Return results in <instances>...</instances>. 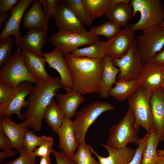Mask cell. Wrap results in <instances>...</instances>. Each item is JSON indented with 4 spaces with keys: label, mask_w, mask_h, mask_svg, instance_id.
<instances>
[{
    "label": "cell",
    "mask_w": 164,
    "mask_h": 164,
    "mask_svg": "<svg viewBox=\"0 0 164 164\" xmlns=\"http://www.w3.org/2000/svg\"><path fill=\"white\" fill-rule=\"evenodd\" d=\"M150 62L157 66H164V48L156 53Z\"/></svg>",
    "instance_id": "obj_45"
},
{
    "label": "cell",
    "mask_w": 164,
    "mask_h": 164,
    "mask_svg": "<svg viewBox=\"0 0 164 164\" xmlns=\"http://www.w3.org/2000/svg\"><path fill=\"white\" fill-rule=\"evenodd\" d=\"M15 89L5 82L0 80V104H5L10 99Z\"/></svg>",
    "instance_id": "obj_39"
},
{
    "label": "cell",
    "mask_w": 164,
    "mask_h": 164,
    "mask_svg": "<svg viewBox=\"0 0 164 164\" xmlns=\"http://www.w3.org/2000/svg\"><path fill=\"white\" fill-rule=\"evenodd\" d=\"M99 40V36L89 31H58L52 34L49 39L50 42L64 56L72 53L81 46H90Z\"/></svg>",
    "instance_id": "obj_8"
},
{
    "label": "cell",
    "mask_w": 164,
    "mask_h": 164,
    "mask_svg": "<svg viewBox=\"0 0 164 164\" xmlns=\"http://www.w3.org/2000/svg\"><path fill=\"white\" fill-rule=\"evenodd\" d=\"M52 153L56 164H77L71 158L68 157L63 151H58L54 149Z\"/></svg>",
    "instance_id": "obj_42"
},
{
    "label": "cell",
    "mask_w": 164,
    "mask_h": 164,
    "mask_svg": "<svg viewBox=\"0 0 164 164\" xmlns=\"http://www.w3.org/2000/svg\"><path fill=\"white\" fill-rule=\"evenodd\" d=\"M162 70V66L145 62L143 64L136 79L140 85L152 93L161 88Z\"/></svg>",
    "instance_id": "obj_16"
},
{
    "label": "cell",
    "mask_w": 164,
    "mask_h": 164,
    "mask_svg": "<svg viewBox=\"0 0 164 164\" xmlns=\"http://www.w3.org/2000/svg\"><path fill=\"white\" fill-rule=\"evenodd\" d=\"M159 142L155 129L149 132L148 140L143 151L140 164H155L158 155L157 148Z\"/></svg>",
    "instance_id": "obj_30"
},
{
    "label": "cell",
    "mask_w": 164,
    "mask_h": 164,
    "mask_svg": "<svg viewBox=\"0 0 164 164\" xmlns=\"http://www.w3.org/2000/svg\"><path fill=\"white\" fill-rule=\"evenodd\" d=\"M60 2L70 9L84 25L91 27L93 20L87 12L83 0H63Z\"/></svg>",
    "instance_id": "obj_31"
},
{
    "label": "cell",
    "mask_w": 164,
    "mask_h": 164,
    "mask_svg": "<svg viewBox=\"0 0 164 164\" xmlns=\"http://www.w3.org/2000/svg\"><path fill=\"white\" fill-rule=\"evenodd\" d=\"M120 28L118 25L109 20L99 26L92 27L89 31L97 36H104L109 40L120 31Z\"/></svg>",
    "instance_id": "obj_34"
},
{
    "label": "cell",
    "mask_w": 164,
    "mask_h": 164,
    "mask_svg": "<svg viewBox=\"0 0 164 164\" xmlns=\"http://www.w3.org/2000/svg\"><path fill=\"white\" fill-rule=\"evenodd\" d=\"M39 164H52L50 156L40 157Z\"/></svg>",
    "instance_id": "obj_47"
},
{
    "label": "cell",
    "mask_w": 164,
    "mask_h": 164,
    "mask_svg": "<svg viewBox=\"0 0 164 164\" xmlns=\"http://www.w3.org/2000/svg\"><path fill=\"white\" fill-rule=\"evenodd\" d=\"M17 150L19 153V157L10 162L4 161L1 164H36V157L32 155L24 146Z\"/></svg>",
    "instance_id": "obj_37"
},
{
    "label": "cell",
    "mask_w": 164,
    "mask_h": 164,
    "mask_svg": "<svg viewBox=\"0 0 164 164\" xmlns=\"http://www.w3.org/2000/svg\"><path fill=\"white\" fill-rule=\"evenodd\" d=\"M136 39L137 48L143 63L150 62L155 54L163 48L164 28L154 25L143 30Z\"/></svg>",
    "instance_id": "obj_9"
},
{
    "label": "cell",
    "mask_w": 164,
    "mask_h": 164,
    "mask_svg": "<svg viewBox=\"0 0 164 164\" xmlns=\"http://www.w3.org/2000/svg\"><path fill=\"white\" fill-rule=\"evenodd\" d=\"M65 115L53 98L47 107L44 115L45 121L55 132L61 126Z\"/></svg>",
    "instance_id": "obj_29"
},
{
    "label": "cell",
    "mask_w": 164,
    "mask_h": 164,
    "mask_svg": "<svg viewBox=\"0 0 164 164\" xmlns=\"http://www.w3.org/2000/svg\"><path fill=\"white\" fill-rule=\"evenodd\" d=\"M136 45L135 39L125 55L121 58L112 60L114 65L118 67L120 70L118 81L129 80L137 78L143 63Z\"/></svg>",
    "instance_id": "obj_10"
},
{
    "label": "cell",
    "mask_w": 164,
    "mask_h": 164,
    "mask_svg": "<svg viewBox=\"0 0 164 164\" xmlns=\"http://www.w3.org/2000/svg\"><path fill=\"white\" fill-rule=\"evenodd\" d=\"M58 31L86 32L85 25L60 0L53 17Z\"/></svg>",
    "instance_id": "obj_13"
},
{
    "label": "cell",
    "mask_w": 164,
    "mask_h": 164,
    "mask_svg": "<svg viewBox=\"0 0 164 164\" xmlns=\"http://www.w3.org/2000/svg\"><path fill=\"white\" fill-rule=\"evenodd\" d=\"M43 8V11L49 19L55 14L59 0H40Z\"/></svg>",
    "instance_id": "obj_41"
},
{
    "label": "cell",
    "mask_w": 164,
    "mask_h": 164,
    "mask_svg": "<svg viewBox=\"0 0 164 164\" xmlns=\"http://www.w3.org/2000/svg\"><path fill=\"white\" fill-rule=\"evenodd\" d=\"M49 67L53 68L59 73L60 83L63 88L67 92L73 88L71 74L60 50L56 47L52 51L43 53Z\"/></svg>",
    "instance_id": "obj_14"
},
{
    "label": "cell",
    "mask_w": 164,
    "mask_h": 164,
    "mask_svg": "<svg viewBox=\"0 0 164 164\" xmlns=\"http://www.w3.org/2000/svg\"><path fill=\"white\" fill-rule=\"evenodd\" d=\"M114 107L106 101L93 102L88 104L74 115L73 121V126L76 139L77 144H85V137L90 126L102 113L113 111Z\"/></svg>",
    "instance_id": "obj_4"
},
{
    "label": "cell",
    "mask_w": 164,
    "mask_h": 164,
    "mask_svg": "<svg viewBox=\"0 0 164 164\" xmlns=\"http://www.w3.org/2000/svg\"><path fill=\"white\" fill-rule=\"evenodd\" d=\"M159 25L164 28V22L160 23Z\"/></svg>",
    "instance_id": "obj_53"
},
{
    "label": "cell",
    "mask_w": 164,
    "mask_h": 164,
    "mask_svg": "<svg viewBox=\"0 0 164 164\" xmlns=\"http://www.w3.org/2000/svg\"><path fill=\"white\" fill-rule=\"evenodd\" d=\"M56 98L57 105L65 116L70 119L74 116L77 107L85 100L82 94L73 88L65 94H57Z\"/></svg>",
    "instance_id": "obj_23"
},
{
    "label": "cell",
    "mask_w": 164,
    "mask_h": 164,
    "mask_svg": "<svg viewBox=\"0 0 164 164\" xmlns=\"http://www.w3.org/2000/svg\"><path fill=\"white\" fill-rule=\"evenodd\" d=\"M105 15L120 27H125L133 16V11L130 4L111 3Z\"/></svg>",
    "instance_id": "obj_27"
},
{
    "label": "cell",
    "mask_w": 164,
    "mask_h": 164,
    "mask_svg": "<svg viewBox=\"0 0 164 164\" xmlns=\"http://www.w3.org/2000/svg\"><path fill=\"white\" fill-rule=\"evenodd\" d=\"M35 86L29 94L27 110L23 114L24 121L28 127L40 131L46 110L56 92L63 87L60 77H53L46 81L37 79Z\"/></svg>",
    "instance_id": "obj_2"
},
{
    "label": "cell",
    "mask_w": 164,
    "mask_h": 164,
    "mask_svg": "<svg viewBox=\"0 0 164 164\" xmlns=\"http://www.w3.org/2000/svg\"><path fill=\"white\" fill-rule=\"evenodd\" d=\"M104 67L101 81V88L99 93L101 98H107L109 92L115 84L116 77L120 73V70L113 64V59L107 55L104 58Z\"/></svg>",
    "instance_id": "obj_25"
},
{
    "label": "cell",
    "mask_w": 164,
    "mask_h": 164,
    "mask_svg": "<svg viewBox=\"0 0 164 164\" xmlns=\"http://www.w3.org/2000/svg\"><path fill=\"white\" fill-rule=\"evenodd\" d=\"M134 121L133 113L128 108L122 120L109 129V136L107 139L106 145L115 149L125 148L129 143L138 145L140 138L138 132L134 130Z\"/></svg>",
    "instance_id": "obj_6"
},
{
    "label": "cell",
    "mask_w": 164,
    "mask_h": 164,
    "mask_svg": "<svg viewBox=\"0 0 164 164\" xmlns=\"http://www.w3.org/2000/svg\"><path fill=\"white\" fill-rule=\"evenodd\" d=\"M152 93L141 85L128 99L129 108L132 110L135 118L134 130L138 132L141 126L147 133L155 129L153 122L150 109V101Z\"/></svg>",
    "instance_id": "obj_3"
},
{
    "label": "cell",
    "mask_w": 164,
    "mask_h": 164,
    "mask_svg": "<svg viewBox=\"0 0 164 164\" xmlns=\"http://www.w3.org/2000/svg\"><path fill=\"white\" fill-rule=\"evenodd\" d=\"M0 128L9 139L12 148L16 150L23 146V140L26 132L29 129L24 121L17 124L8 117H0Z\"/></svg>",
    "instance_id": "obj_19"
},
{
    "label": "cell",
    "mask_w": 164,
    "mask_h": 164,
    "mask_svg": "<svg viewBox=\"0 0 164 164\" xmlns=\"http://www.w3.org/2000/svg\"><path fill=\"white\" fill-rule=\"evenodd\" d=\"M48 137L40 136L35 135L33 132L28 129L26 132L24 140V146L30 152H32L37 146H40L46 140Z\"/></svg>",
    "instance_id": "obj_35"
},
{
    "label": "cell",
    "mask_w": 164,
    "mask_h": 164,
    "mask_svg": "<svg viewBox=\"0 0 164 164\" xmlns=\"http://www.w3.org/2000/svg\"><path fill=\"white\" fill-rule=\"evenodd\" d=\"M57 133L59 138V149L71 158L79 146L76 139L71 119L65 116L61 125L57 129Z\"/></svg>",
    "instance_id": "obj_20"
},
{
    "label": "cell",
    "mask_w": 164,
    "mask_h": 164,
    "mask_svg": "<svg viewBox=\"0 0 164 164\" xmlns=\"http://www.w3.org/2000/svg\"><path fill=\"white\" fill-rule=\"evenodd\" d=\"M163 70H162V84L161 89L164 92V66H162Z\"/></svg>",
    "instance_id": "obj_51"
},
{
    "label": "cell",
    "mask_w": 164,
    "mask_h": 164,
    "mask_svg": "<svg viewBox=\"0 0 164 164\" xmlns=\"http://www.w3.org/2000/svg\"><path fill=\"white\" fill-rule=\"evenodd\" d=\"M47 34V32L34 28L28 29L16 46L17 49L26 50L39 56L44 57L42 48L46 42Z\"/></svg>",
    "instance_id": "obj_21"
},
{
    "label": "cell",
    "mask_w": 164,
    "mask_h": 164,
    "mask_svg": "<svg viewBox=\"0 0 164 164\" xmlns=\"http://www.w3.org/2000/svg\"><path fill=\"white\" fill-rule=\"evenodd\" d=\"M14 39L11 36L4 39L0 42V67L12 56L11 53Z\"/></svg>",
    "instance_id": "obj_36"
},
{
    "label": "cell",
    "mask_w": 164,
    "mask_h": 164,
    "mask_svg": "<svg viewBox=\"0 0 164 164\" xmlns=\"http://www.w3.org/2000/svg\"><path fill=\"white\" fill-rule=\"evenodd\" d=\"M111 3H123L127 4H130V0H111Z\"/></svg>",
    "instance_id": "obj_50"
},
{
    "label": "cell",
    "mask_w": 164,
    "mask_h": 164,
    "mask_svg": "<svg viewBox=\"0 0 164 164\" xmlns=\"http://www.w3.org/2000/svg\"><path fill=\"white\" fill-rule=\"evenodd\" d=\"M37 80L27 69L20 50L17 49L0 69V80L14 88L22 82L35 84Z\"/></svg>",
    "instance_id": "obj_7"
},
{
    "label": "cell",
    "mask_w": 164,
    "mask_h": 164,
    "mask_svg": "<svg viewBox=\"0 0 164 164\" xmlns=\"http://www.w3.org/2000/svg\"><path fill=\"white\" fill-rule=\"evenodd\" d=\"M17 154V151H13L12 149L2 151L0 152V162L2 163L5 158L12 157L15 156Z\"/></svg>",
    "instance_id": "obj_46"
},
{
    "label": "cell",
    "mask_w": 164,
    "mask_h": 164,
    "mask_svg": "<svg viewBox=\"0 0 164 164\" xmlns=\"http://www.w3.org/2000/svg\"><path fill=\"white\" fill-rule=\"evenodd\" d=\"M150 106L152 120L159 142H164V92L161 88L152 93Z\"/></svg>",
    "instance_id": "obj_17"
},
{
    "label": "cell",
    "mask_w": 164,
    "mask_h": 164,
    "mask_svg": "<svg viewBox=\"0 0 164 164\" xmlns=\"http://www.w3.org/2000/svg\"><path fill=\"white\" fill-rule=\"evenodd\" d=\"M140 84L137 79L117 81L109 92V96L120 101L128 99L136 90Z\"/></svg>",
    "instance_id": "obj_28"
},
{
    "label": "cell",
    "mask_w": 164,
    "mask_h": 164,
    "mask_svg": "<svg viewBox=\"0 0 164 164\" xmlns=\"http://www.w3.org/2000/svg\"><path fill=\"white\" fill-rule=\"evenodd\" d=\"M135 17L140 13L139 20L133 24L135 31L143 30L164 22V5L161 0H132L130 3Z\"/></svg>",
    "instance_id": "obj_5"
},
{
    "label": "cell",
    "mask_w": 164,
    "mask_h": 164,
    "mask_svg": "<svg viewBox=\"0 0 164 164\" xmlns=\"http://www.w3.org/2000/svg\"><path fill=\"white\" fill-rule=\"evenodd\" d=\"M53 138L48 137L46 141L38 148H36L31 152V155L35 157L40 158L50 156L51 153H53L54 149L52 148Z\"/></svg>",
    "instance_id": "obj_38"
},
{
    "label": "cell",
    "mask_w": 164,
    "mask_h": 164,
    "mask_svg": "<svg viewBox=\"0 0 164 164\" xmlns=\"http://www.w3.org/2000/svg\"><path fill=\"white\" fill-rule=\"evenodd\" d=\"M19 0H0V16L7 13L12 9L19 2Z\"/></svg>",
    "instance_id": "obj_43"
},
{
    "label": "cell",
    "mask_w": 164,
    "mask_h": 164,
    "mask_svg": "<svg viewBox=\"0 0 164 164\" xmlns=\"http://www.w3.org/2000/svg\"><path fill=\"white\" fill-rule=\"evenodd\" d=\"M49 20L40 0H35L23 16L22 26L25 29L34 28L47 32Z\"/></svg>",
    "instance_id": "obj_18"
},
{
    "label": "cell",
    "mask_w": 164,
    "mask_h": 164,
    "mask_svg": "<svg viewBox=\"0 0 164 164\" xmlns=\"http://www.w3.org/2000/svg\"><path fill=\"white\" fill-rule=\"evenodd\" d=\"M34 0H20L18 4L10 11V17L5 23L0 35V41L13 35L16 46L22 37L19 27L23 15L28 7L33 3Z\"/></svg>",
    "instance_id": "obj_12"
},
{
    "label": "cell",
    "mask_w": 164,
    "mask_h": 164,
    "mask_svg": "<svg viewBox=\"0 0 164 164\" xmlns=\"http://www.w3.org/2000/svg\"><path fill=\"white\" fill-rule=\"evenodd\" d=\"M111 43V39L106 42L99 40L89 46L78 48L69 55L73 57L104 59L110 50Z\"/></svg>",
    "instance_id": "obj_26"
},
{
    "label": "cell",
    "mask_w": 164,
    "mask_h": 164,
    "mask_svg": "<svg viewBox=\"0 0 164 164\" xmlns=\"http://www.w3.org/2000/svg\"><path fill=\"white\" fill-rule=\"evenodd\" d=\"M149 135V133H147L142 138L140 139L136 151L130 164H140L142 153L147 143Z\"/></svg>",
    "instance_id": "obj_40"
},
{
    "label": "cell",
    "mask_w": 164,
    "mask_h": 164,
    "mask_svg": "<svg viewBox=\"0 0 164 164\" xmlns=\"http://www.w3.org/2000/svg\"><path fill=\"white\" fill-rule=\"evenodd\" d=\"M155 164H164V155H158Z\"/></svg>",
    "instance_id": "obj_49"
},
{
    "label": "cell",
    "mask_w": 164,
    "mask_h": 164,
    "mask_svg": "<svg viewBox=\"0 0 164 164\" xmlns=\"http://www.w3.org/2000/svg\"><path fill=\"white\" fill-rule=\"evenodd\" d=\"M158 155H164V149H159L157 150Z\"/></svg>",
    "instance_id": "obj_52"
},
{
    "label": "cell",
    "mask_w": 164,
    "mask_h": 164,
    "mask_svg": "<svg viewBox=\"0 0 164 164\" xmlns=\"http://www.w3.org/2000/svg\"><path fill=\"white\" fill-rule=\"evenodd\" d=\"M101 146L108 151L109 155L106 157L101 156L97 153L91 147V151L98 159L100 164H130L136 149L127 147L119 149L110 148L106 145L101 143Z\"/></svg>",
    "instance_id": "obj_22"
},
{
    "label": "cell",
    "mask_w": 164,
    "mask_h": 164,
    "mask_svg": "<svg viewBox=\"0 0 164 164\" xmlns=\"http://www.w3.org/2000/svg\"><path fill=\"white\" fill-rule=\"evenodd\" d=\"M133 24H129L111 38V47L107 55L113 59L120 58L128 52L135 39Z\"/></svg>",
    "instance_id": "obj_15"
},
{
    "label": "cell",
    "mask_w": 164,
    "mask_h": 164,
    "mask_svg": "<svg viewBox=\"0 0 164 164\" xmlns=\"http://www.w3.org/2000/svg\"><path fill=\"white\" fill-rule=\"evenodd\" d=\"M0 149L2 151L12 149V144L9 139L0 128Z\"/></svg>",
    "instance_id": "obj_44"
},
{
    "label": "cell",
    "mask_w": 164,
    "mask_h": 164,
    "mask_svg": "<svg viewBox=\"0 0 164 164\" xmlns=\"http://www.w3.org/2000/svg\"><path fill=\"white\" fill-rule=\"evenodd\" d=\"M85 9L93 21L105 15L111 4V0H83Z\"/></svg>",
    "instance_id": "obj_32"
},
{
    "label": "cell",
    "mask_w": 164,
    "mask_h": 164,
    "mask_svg": "<svg viewBox=\"0 0 164 164\" xmlns=\"http://www.w3.org/2000/svg\"><path fill=\"white\" fill-rule=\"evenodd\" d=\"M64 58L71 74L73 89L82 95L99 94L104 59L73 57L69 54Z\"/></svg>",
    "instance_id": "obj_1"
},
{
    "label": "cell",
    "mask_w": 164,
    "mask_h": 164,
    "mask_svg": "<svg viewBox=\"0 0 164 164\" xmlns=\"http://www.w3.org/2000/svg\"><path fill=\"white\" fill-rule=\"evenodd\" d=\"M34 87L32 83L27 81L21 83L15 88L10 99L7 102L0 104V117H9L14 114L17 115L19 119L24 120L23 114L21 110L23 107L26 108L28 103L25 98Z\"/></svg>",
    "instance_id": "obj_11"
},
{
    "label": "cell",
    "mask_w": 164,
    "mask_h": 164,
    "mask_svg": "<svg viewBox=\"0 0 164 164\" xmlns=\"http://www.w3.org/2000/svg\"><path fill=\"white\" fill-rule=\"evenodd\" d=\"M9 14L8 13L0 16V28H2V24L3 22H5L7 20V19L9 16Z\"/></svg>",
    "instance_id": "obj_48"
},
{
    "label": "cell",
    "mask_w": 164,
    "mask_h": 164,
    "mask_svg": "<svg viewBox=\"0 0 164 164\" xmlns=\"http://www.w3.org/2000/svg\"><path fill=\"white\" fill-rule=\"evenodd\" d=\"M91 147L86 143L79 144L77 152L71 158L77 164H100L92 155Z\"/></svg>",
    "instance_id": "obj_33"
},
{
    "label": "cell",
    "mask_w": 164,
    "mask_h": 164,
    "mask_svg": "<svg viewBox=\"0 0 164 164\" xmlns=\"http://www.w3.org/2000/svg\"><path fill=\"white\" fill-rule=\"evenodd\" d=\"M25 63L30 73L37 79L47 81L52 79L45 68L46 60L44 57L39 56L28 50H22Z\"/></svg>",
    "instance_id": "obj_24"
}]
</instances>
